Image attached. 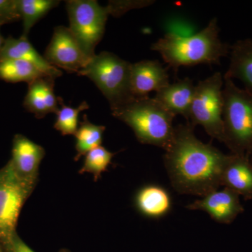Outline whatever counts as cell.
<instances>
[{
    "mask_svg": "<svg viewBox=\"0 0 252 252\" xmlns=\"http://www.w3.org/2000/svg\"><path fill=\"white\" fill-rule=\"evenodd\" d=\"M227 158L211 144L199 140L188 122L175 127L173 140L163 158L176 191L203 197L221 185Z\"/></svg>",
    "mask_w": 252,
    "mask_h": 252,
    "instance_id": "cell-1",
    "label": "cell"
},
{
    "mask_svg": "<svg viewBox=\"0 0 252 252\" xmlns=\"http://www.w3.org/2000/svg\"><path fill=\"white\" fill-rule=\"evenodd\" d=\"M151 49L158 52L164 61L177 71L180 67L220 64V59L229 54L230 47L220 40L218 21L214 18L193 35L167 33Z\"/></svg>",
    "mask_w": 252,
    "mask_h": 252,
    "instance_id": "cell-2",
    "label": "cell"
},
{
    "mask_svg": "<svg viewBox=\"0 0 252 252\" xmlns=\"http://www.w3.org/2000/svg\"><path fill=\"white\" fill-rule=\"evenodd\" d=\"M112 112L114 117L132 128L142 144L166 150L173 140L175 116L154 98H135Z\"/></svg>",
    "mask_w": 252,
    "mask_h": 252,
    "instance_id": "cell-3",
    "label": "cell"
},
{
    "mask_svg": "<svg viewBox=\"0 0 252 252\" xmlns=\"http://www.w3.org/2000/svg\"><path fill=\"white\" fill-rule=\"evenodd\" d=\"M130 65L117 55L103 51L92 58L77 74L94 81L112 111L135 99L130 90Z\"/></svg>",
    "mask_w": 252,
    "mask_h": 252,
    "instance_id": "cell-4",
    "label": "cell"
},
{
    "mask_svg": "<svg viewBox=\"0 0 252 252\" xmlns=\"http://www.w3.org/2000/svg\"><path fill=\"white\" fill-rule=\"evenodd\" d=\"M223 142L236 153L252 149V95L223 78Z\"/></svg>",
    "mask_w": 252,
    "mask_h": 252,
    "instance_id": "cell-5",
    "label": "cell"
},
{
    "mask_svg": "<svg viewBox=\"0 0 252 252\" xmlns=\"http://www.w3.org/2000/svg\"><path fill=\"white\" fill-rule=\"evenodd\" d=\"M223 76L216 72L195 86L188 122L193 127L201 126L207 134L223 140Z\"/></svg>",
    "mask_w": 252,
    "mask_h": 252,
    "instance_id": "cell-6",
    "label": "cell"
},
{
    "mask_svg": "<svg viewBox=\"0 0 252 252\" xmlns=\"http://www.w3.org/2000/svg\"><path fill=\"white\" fill-rule=\"evenodd\" d=\"M66 9L69 30L89 60L95 56L94 50L102 40L109 12L94 0H69Z\"/></svg>",
    "mask_w": 252,
    "mask_h": 252,
    "instance_id": "cell-7",
    "label": "cell"
},
{
    "mask_svg": "<svg viewBox=\"0 0 252 252\" xmlns=\"http://www.w3.org/2000/svg\"><path fill=\"white\" fill-rule=\"evenodd\" d=\"M35 186L21 178L10 160L0 170V243L6 248L16 233L20 213Z\"/></svg>",
    "mask_w": 252,
    "mask_h": 252,
    "instance_id": "cell-8",
    "label": "cell"
},
{
    "mask_svg": "<svg viewBox=\"0 0 252 252\" xmlns=\"http://www.w3.org/2000/svg\"><path fill=\"white\" fill-rule=\"evenodd\" d=\"M44 57L51 65L69 73L79 72L90 61L69 28L63 26L55 28Z\"/></svg>",
    "mask_w": 252,
    "mask_h": 252,
    "instance_id": "cell-9",
    "label": "cell"
},
{
    "mask_svg": "<svg viewBox=\"0 0 252 252\" xmlns=\"http://www.w3.org/2000/svg\"><path fill=\"white\" fill-rule=\"evenodd\" d=\"M130 90L135 98L149 97L170 84L166 69L158 61H145L131 64Z\"/></svg>",
    "mask_w": 252,
    "mask_h": 252,
    "instance_id": "cell-10",
    "label": "cell"
},
{
    "mask_svg": "<svg viewBox=\"0 0 252 252\" xmlns=\"http://www.w3.org/2000/svg\"><path fill=\"white\" fill-rule=\"evenodd\" d=\"M45 157V150L24 135L17 134L13 140L12 157L10 161L15 171L23 180L36 185L39 165Z\"/></svg>",
    "mask_w": 252,
    "mask_h": 252,
    "instance_id": "cell-11",
    "label": "cell"
},
{
    "mask_svg": "<svg viewBox=\"0 0 252 252\" xmlns=\"http://www.w3.org/2000/svg\"><path fill=\"white\" fill-rule=\"evenodd\" d=\"M186 207L190 210L205 212L212 220L223 223H229L241 210L234 190L228 188L214 190Z\"/></svg>",
    "mask_w": 252,
    "mask_h": 252,
    "instance_id": "cell-12",
    "label": "cell"
},
{
    "mask_svg": "<svg viewBox=\"0 0 252 252\" xmlns=\"http://www.w3.org/2000/svg\"><path fill=\"white\" fill-rule=\"evenodd\" d=\"M55 78L44 76L28 84L23 107L37 119H42L50 113L57 114L59 97L54 94Z\"/></svg>",
    "mask_w": 252,
    "mask_h": 252,
    "instance_id": "cell-13",
    "label": "cell"
},
{
    "mask_svg": "<svg viewBox=\"0 0 252 252\" xmlns=\"http://www.w3.org/2000/svg\"><path fill=\"white\" fill-rule=\"evenodd\" d=\"M6 59L22 60L34 64L46 75L55 79L61 77L63 73L58 68L50 64L32 45L28 38L9 36L4 40L0 50V61Z\"/></svg>",
    "mask_w": 252,
    "mask_h": 252,
    "instance_id": "cell-14",
    "label": "cell"
},
{
    "mask_svg": "<svg viewBox=\"0 0 252 252\" xmlns=\"http://www.w3.org/2000/svg\"><path fill=\"white\" fill-rule=\"evenodd\" d=\"M195 89L193 81L187 77L156 93L154 98L175 117L182 115L188 120Z\"/></svg>",
    "mask_w": 252,
    "mask_h": 252,
    "instance_id": "cell-15",
    "label": "cell"
},
{
    "mask_svg": "<svg viewBox=\"0 0 252 252\" xmlns=\"http://www.w3.org/2000/svg\"><path fill=\"white\" fill-rule=\"evenodd\" d=\"M134 203L141 215L154 220L166 216L172 206L170 193L166 189L158 185H147L139 189Z\"/></svg>",
    "mask_w": 252,
    "mask_h": 252,
    "instance_id": "cell-16",
    "label": "cell"
},
{
    "mask_svg": "<svg viewBox=\"0 0 252 252\" xmlns=\"http://www.w3.org/2000/svg\"><path fill=\"white\" fill-rule=\"evenodd\" d=\"M230 63L223 78L238 79L252 95V39L237 41L230 49Z\"/></svg>",
    "mask_w": 252,
    "mask_h": 252,
    "instance_id": "cell-17",
    "label": "cell"
},
{
    "mask_svg": "<svg viewBox=\"0 0 252 252\" xmlns=\"http://www.w3.org/2000/svg\"><path fill=\"white\" fill-rule=\"evenodd\" d=\"M221 185L244 195L252 193V167L240 155L228 156L221 175Z\"/></svg>",
    "mask_w": 252,
    "mask_h": 252,
    "instance_id": "cell-18",
    "label": "cell"
},
{
    "mask_svg": "<svg viewBox=\"0 0 252 252\" xmlns=\"http://www.w3.org/2000/svg\"><path fill=\"white\" fill-rule=\"evenodd\" d=\"M34 64L22 60L6 59L0 61V79L9 83L26 82L44 77Z\"/></svg>",
    "mask_w": 252,
    "mask_h": 252,
    "instance_id": "cell-19",
    "label": "cell"
},
{
    "mask_svg": "<svg viewBox=\"0 0 252 252\" xmlns=\"http://www.w3.org/2000/svg\"><path fill=\"white\" fill-rule=\"evenodd\" d=\"M60 2L58 0H18V10L23 26L21 36L28 38L32 28Z\"/></svg>",
    "mask_w": 252,
    "mask_h": 252,
    "instance_id": "cell-20",
    "label": "cell"
},
{
    "mask_svg": "<svg viewBox=\"0 0 252 252\" xmlns=\"http://www.w3.org/2000/svg\"><path fill=\"white\" fill-rule=\"evenodd\" d=\"M106 130L105 126H97L89 122L86 114L83 117L80 126L78 127L75 133L77 155L74 160H78L88 152L101 146L102 136Z\"/></svg>",
    "mask_w": 252,
    "mask_h": 252,
    "instance_id": "cell-21",
    "label": "cell"
},
{
    "mask_svg": "<svg viewBox=\"0 0 252 252\" xmlns=\"http://www.w3.org/2000/svg\"><path fill=\"white\" fill-rule=\"evenodd\" d=\"M59 101L61 107L57 114L55 129L61 132L63 135H75L79 127V113L89 109V105L84 101L77 108H74L65 105L61 97H59Z\"/></svg>",
    "mask_w": 252,
    "mask_h": 252,
    "instance_id": "cell-22",
    "label": "cell"
},
{
    "mask_svg": "<svg viewBox=\"0 0 252 252\" xmlns=\"http://www.w3.org/2000/svg\"><path fill=\"white\" fill-rule=\"evenodd\" d=\"M114 154L109 152L102 146H99L86 154L84 165L79 173H91L94 175V181L97 182L102 174L108 168L112 162Z\"/></svg>",
    "mask_w": 252,
    "mask_h": 252,
    "instance_id": "cell-23",
    "label": "cell"
},
{
    "mask_svg": "<svg viewBox=\"0 0 252 252\" xmlns=\"http://www.w3.org/2000/svg\"><path fill=\"white\" fill-rule=\"evenodd\" d=\"M19 20L18 0H0V26Z\"/></svg>",
    "mask_w": 252,
    "mask_h": 252,
    "instance_id": "cell-24",
    "label": "cell"
},
{
    "mask_svg": "<svg viewBox=\"0 0 252 252\" xmlns=\"http://www.w3.org/2000/svg\"><path fill=\"white\" fill-rule=\"evenodd\" d=\"M152 1H112L107 7L109 15L119 17L129 10L142 8L152 4Z\"/></svg>",
    "mask_w": 252,
    "mask_h": 252,
    "instance_id": "cell-25",
    "label": "cell"
},
{
    "mask_svg": "<svg viewBox=\"0 0 252 252\" xmlns=\"http://www.w3.org/2000/svg\"><path fill=\"white\" fill-rule=\"evenodd\" d=\"M6 249L11 252H34L19 238L16 233L11 238Z\"/></svg>",
    "mask_w": 252,
    "mask_h": 252,
    "instance_id": "cell-26",
    "label": "cell"
},
{
    "mask_svg": "<svg viewBox=\"0 0 252 252\" xmlns=\"http://www.w3.org/2000/svg\"><path fill=\"white\" fill-rule=\"evenodd\" d=\"M5 39L3 38L2 35H1V33H0V50H1V47H2L3 44H4Z\"/></svg>",
    "mask_w": 252,
    "mask_h": 252,
    "instance_id": "cell-27",
    "label": "cell"
},
{
    "mask_svg": "<svg viewBox=\"0 0 252 252\" xmlns=\"http://www.w3.org/2000/svg\"><path fill=\"white\" fill-rule=\"evenodd\" d=\"M0 252H3L2 250H1H1H0Z\"/></svg>",
    "mask_w": 252,
    "mask_h": 252,
    "instance_id": "cell-28",
    "label": "cell"
},
{
    "mask_svg": "<svg viewBox=\"0 0 252 252\" xmlns=\"http://www.w3.org/2000/svg\"><path fill=\"white\" fill-rule=\"evenodd\" d=\"M0 250H1V248H0Z\"/></svg>",
    "mask_w": 252,
    "mask_h": 252,
    "instance_id": "cell-29",
    "label": "cell"
}]
</instances>
